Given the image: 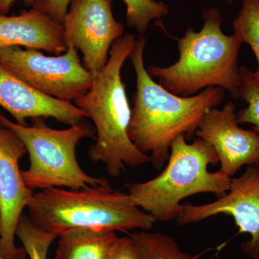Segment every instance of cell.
Here are the masks:
<instances>
[{"instance_id": "obj_24", "label": "cell", "mask_w": 259, "mask_h": 259, "mask_svg": "<svg viewBox=\"0 0 259 259\" xmlns=\"http://www.w3.org/2000/svg\"><path fill=\"white\" fill-rule=\"evenodd\" d=\"M0 259H5L4 257H3V254H2V250H1V228H0Z\"/></svg>"}, {"instance_id": "obj_8", "label": "cell", "mask_w": 259, "mask_h": 259, "mask_svg": "<svg viewBox=\"0 0 259 259\" xmlns=\"http://www.w3.org/2000/svg\"><path fill=\"white\" fill-rule=\"evenodd\" d=\"M112 0H71L61 24L66 47L79 49L83 65L93 76L106 66L113 42L124 25L114 18Z\"/></svg>"}, {"instance_id": "obj_9", "label": "cell", "mask_w": 259, "mask_h": 259, "mask_svg": "<svg viewBox=\"0 0 259 259\" xmlns=\"http://www.w3.org/2000/svg\"><path fill=\"white\" fill-rule=\"evenodd\" d=\"M220 214L231 215L240 233H248L249 241L242 248L253 259L259 256V161L247 165L241 176L231 180L229 190L210 203L183 204L177 218L180 226L204 221Z\"/></svg>"}, {"instance_id": "obj_14", "label": "cell", "mask_w": 259, "mask_h": 259, "mask_svg": "<svg viewBox=\"0 0 259 259\" xmlns=\"http://www.w3.org/2000/svg\"><path fill=\"white\" fill-rule=\"evenodd\" d=\"M59 237L54 259H109L119 238L115 232L89 231Z\"/></svg>"}, {"instance_id": "obj_4", "label": "cell", "mask_w": 259, "mask_h": 259, "mask_svg": "<svg viewBox=\"0 0 259 259\" xmlns=\"http://www.w3.org/2000/svg\"><path fill=\"white\" fill-rule=\"evenodd\" d=\"M27 208L35 226L58 236L79 231H148L156 222L128 193L114 190L107 181L81 190H40L33 194Z\"/></svg>"}, {"instance_id": "obj_7", "label": "cell", "mask_w": 259, "mask_h": 259, "mask_svg": "<svg viewBox=\"0 0 259 259\" xmlns=\"http://www.w3.org/2000/svg\"><path fill=\"white\" fill-rule=\"evenodd\" d=\"M0 64L40 93L71 103L90 91L95 77L72 47L59 56H45L35 49L3 48Z\"/></svg>"}, {"instance_id": "obj_16", "label": "cell", "mask_w": 259, "mask_h": 259, "mask_svg": "<svg viewBox=\"0 0 259 259\" xmlns=\"http://www.w3.org/2000/svg\"><path fill=\"white\" fill-rule=\"evenodd\" d=\"M242 8L233 20L235 33L243 44L249 46L254 54L258 68L253 76L259 83V0H241Z\"/></svg>"}, {"instance_id": "obj_6", "label": "cell", "mask_w": 259, "mask_h": 259, "mask_svg": "<svg viewBox=\"0 0 259 259\" xmlns=\"http://www.w3.org/2000/svg\"><path fill=\"white\" fill-rule=\"evenodd\" d=\"M44 119H32L31 126L22 125L0 112V122L18 135L28 153L30 167L22 171L25 185L32 191L59 187L81 190L106 182L87 174L76 158L79 141L93 136L91 127L83 122L67 129H53Z\"/></svg>"}, {"instance_id": "obj_23", "label": "cell", "mask_w": 259, "mask_h": 259, "mask_svg": "<svg viewBox=\"0 0 259 259\" xmlns=\"http://www.w3.org/2000/svg\"><path fill=\"white\" fill-rule=\"evenodd\" d=\"M221 1L225 2V3H228L229 5H233L235 2L241 1V0H221Z\"/></svg>"}, {"instance_id": "obj_19", "label": "cell", "mask_w": 259, "mask_h": 259, "mask_svg": "<svg viewBox=\"0 0 259 259\" xmlns=\"http://www.w3.org/2000/svg\"><path fill=\"white\" fill-rule=\"evenodd\" d=\"M241 83L239 97L247 107L236 113L239 124H250L252 130L259 136V83L253 76V71L246 66L240 67Z\"/></svg>"}, {"instance_id": "obj_20", "label": "cell", "mask_w": 259, "mask_h": 259, "mask_svg": "<svg viewBox=\"0 0 259 259\" xmlns=\"http://www.w3.org/2000/svg\"><path fill=\"white\" fill-rule=\"evenodd\" d=\"M71 0H36L32 8L44 12V13L61 23L68 9Z\"/></svg>"}, {"instance_id": "obj_11", "label": "cell", "mask_w": 259, "mask_h": 259, "mask_svg": "<svg viewBox=\"0 0 259 259\" xmlns=\"http://www.w3.org/2000/svg\"><path fill=\"white\" fill-rule=\"evenodd\" d=\"M233 102L221 110H209L199 122L195 136L212 146L221 171L233 177L241 167L259 161V136L240 127Z\"/></svg>"}, {"instance_id": "obj_15", "label": "cell", "mask_w": 259, "mask_h": 259, "mask_svg": "<svg viewBox=\"0 0 259 259\" xmlns=\"http://www.w3.org/2000/svg\"><path fill=\"white\" fill-rule=\"evenodd\" d=\"M137 259H199L183 251L173 237L142 231L131 235Z\"/></svg>"}, {"instance_id": "obj_5", "label": "cell", "mask_w": 259, "mask_h": 259, "mask_svg": "<svg viewBox=\"0 0 259 259\" xmlns=\"http://www.w3.org/2000/svg\"><path fill=\"white\" fill-rule=\"evenodd\" d=\"M166 168L152 180L128 185L130 197L136 206L161 222L177 220L183 210L182 199L199 193L218 197L229 190L231 177L221 170L208 171L217 164L215 151L203 140L192 144L180 136L172 142Z\"/></svg>"}, {"instance_id": "obj_22", "label": "cell", "mask_w": 259, "mask_h": 259, "mask_svg": "<svg viewBox=\"0 0 259 259\" xmlns=\"http://www.w3.org/2000/svg\"><path fill=\"white\" fill-rule=\"evenodd\" d=\"M17 0H0V15H7ZM24 5L32 8L36 0H23Z\"/></svg>"}, {"instance_id": "obj_17", "label": "cell", "mask_w": 259, "mask_h": 259, "mask_svg": "<svg viewBox=\"0 0 259 259\" xmlns=\"http://www.w3.org/2000/svg\"><path fill=\"white\" fill-rule=\"evenodd\" d=\"M16 236L23 243L30 259H47L50 245L59 237L55 233L38 228L25 214L19 221Z\"/></svg>"}, {"instance_id": "obj_10", "label": "cell", "mask_w": 259, "mask_h": 259, "mask_svg": "<svg viewBox=\"0 0 259 259\" xmlns=\"http://www.w3.org/2000/svg\"><path fill=\"white\" fill-rule=\"evenodd\" d=\"M26 153L18 135L0 122V228L5 259H26L24 247L18 248L15 243L19 221L34 194L25 185L19 166Z\"/></svg>"}, {"instance_id": "obj_2", "label": "cell", "mask_w": 259, "mask_h": 259, "mask_svg": "<svg viewBox=\"0 0 259 259\" xmlns=\"http://www.w3.org/2000/svg\"><path fill=\"white\" fill-rule=\"evenodd\" d=\"M136 36L125 34L116 40L110 50L106 66L94 77L90 91L74 105L93 120L96 143L89 150L94 162H102L112 177H118L125 166L138 167L151 161L140 151L128 135L132 110L126 95L121 69L136 44Z\"/></svg>"}, {"instance_id": "obj_18", "label": "cell", "mask_w": 259, "mask_h": 259, "mask_svg": "<svg viewBox=\"0 0 259 259\" xmlns=\"http://www.w3.org/2000/svg\"><path fill=\"white\" fill-rule=\"evenodd\" d=\"M126 5V23L144 35L150 22L168 14L166 3L156 0H122Z\"/></svg>"}, {"instance_id": "obj_12", "label": "cell", "mask_w": 259, "mask_h": 259, "mask_svg": "<svg viewBox=\"0 0 259 259\" xmlns=\"http://www.w3.org/2000/svg\"><path fill=\"white\" fill-rule=\"evenodd\" d=\"M0 107L19 125L26 119L53 117L66 125L81 123L88 115L74 104L47 96L29 86L0 64Z\"/></svg>"}, {"instance_id": "obj_13", "label": "cell", "mask_w": 259, "mask_h": 259, "mask_svg": "<svg viewBox=\"0 0 259 259\" xmlns=\"http://www.w3.org/2000/svg\"><path fill=\"white\" fill-rule=\"evenodd\" d=\"M12 47L57 54L67 50L62 24L35 8L18 15H0V49Z\"/></svg>"}, {"instance_id": "obj_21", "label": "cell", "mask_w": 259, "mask_h": 259, "mask_svg": "<svg viewBox=\"0 0 259 259\" xmlns=\"http://www.w3.org/2000/svg\"><path fill=\"white\" fill-rule=\"evenodd\" d=\"M109 259H137L134 242L131 236L118 238Z\"/></svg>"}, {"instance_id": "obj_3", "label": "cell", "mask_w": 259, "mask_h": 259, "mask_svg": "<svg viewBox=\"0 0 259 259\" xmlns=\"http://www.w3.org/2000/svg\"><path fill=\"white\" fill-rule=\"evenodd\" d=\"M204 25L200 31L188 28L177 38L179 60L167 67L151 66V77L168 92L180 97H190L204 88H221L240 98L241 74L238 56L242 44L236 33L222 31V16L217 8L204 10Z\"/></svg>"}, {"instance_id": "obj_1", "label": "cell", "mask_w": 259, "mask_h": 259, "mask_svg": "<svg viewBox=\"0 0 259 259\" xmlns=\"http://www.w3.org/2000/svg\"><path fill=\"white\" fill-rule=\"evenodd\" d=\"M146 42L139 35L129 56L136 71V92L128 135L140 151L151 153V162L158 170L168 161L172 142L182 135L193 139L204 115L224 100L225 90L208 88L187 97L170 93L155 82L145 68Z\"/></svg>"}]
</instances>
